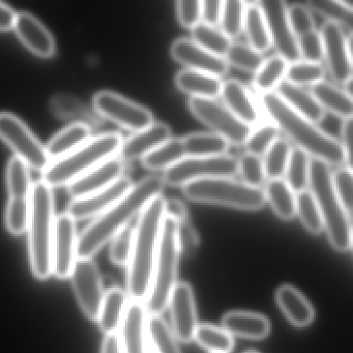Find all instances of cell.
Instances as JSON below:
<instances>
[{"label": "cell", "mask_w": 353, "mask_h": 353, "mask_svg": "<svg viewBox=\"0 0 353 353\" xmlns=\"http://www.w3.org/2000/svg\"><path fill=\"white\" fill-rule=\"evenodd\" d=\"M162 176L150 175L133 185L121 200L94 220L78 236V258H92L117 233L127 227L148 202L161 195L164 188Z\"/></svg>", "instance_id": "1"}, {"label": "cell", "mask_w": 353, "mask_h": 353, "mask_svg": "<svg viewBox=\"0 0 353 353\" xmlns=\"http://www.w3.org/2000/svg\"><path fill=\"white\" fill-rule=\"evenodd\" d=\"M260 103L279 131L283 132L296 144V148L307 152L312 159H317L330 166L347 165L346 154L341 142L290 108L276 92L261 94Z\"/></svg>", "instance_id": "2"}, {"label": "cell", "mask_w": 353, "mask_h": 353, "mask_svg": "<svg viewBox=\"0 0 353 353\" xmlns=\"http://www.w3.org/2000/svg\"><path fill=\"white\" fill-rule=\"evenodd\" d=\"M164 197L152 198L139 214L134 227L133 248L128 264L127 294L131 301L144 303L152 283L164 219Z\"/></svg>", "instance_id": "3"}, {"label": "cell", "mask_w": 353, "mask_h": 353, "mask_svg": "<svg viewBox=\"0 0 353 353\" xmlns=\"http://www.w3.org/2000/svg\"><path fill=\"white\" fill-rule=\"evenodd\" d=\"M55 219L52 188L43 181H37L30 194L28 231L30 268L38 280H47L52 274Z\"/></svg>", "instance_id": "4"}, {"label": "cell", "mask_w": 353, "mask_h": 353, "mask_svg": "<svg viewBox=\"0 0 353 353\" xmlns=\"http://www.w3.org/2000/svg\"><path fill=\"white\" fill-rule=\"evenodd\" d=\"M123 138L117 132L90 138L71 154L53 161L43 172L42 181L52 187L68 185L101 163L117 156Z\"/></svg>", "instance_id": "5"}, {"label": "cell", "mask_w": 353, "mask_h": 353, "mask_svg": "<svg viewBox=\"0 0 353 353\" xmlns=\"http://www.w3.org/2000/svg\"><path fill=\"white\" fill-rule=\"evenodd\" d=\"M332 174L330 165L311 158L309 185L319 206L323 228L326 229L332 247L345 253L352 245L351 216L336 197Z\"/></svg>", "instance_id": "6"}, {"label": "cell", "mask_w": 353, "mask_h": 353, "mask_svg": "<svg viewBox=\"0 0 353 353\" xmlns=\"http://www.w3.org/2000/svg\"><path fill=\"white\" fill-rule=\"evenodd\" d=\"M179 256V222L164 214L152 283L144 301L150 315L160 316L168 307L171 293L177 284Z\"/></svg>", "instance_id": "7"}, {"label": "cell", "mask_w": 353, "mask_h": 353, "mask_svg": "<svg viewBox=\"0 0 353 353\" xmlns=\"http://www.w3.org/2000/svg\"><path fill=\"white\" fill-rule=\"evenodd\" d=\"M185 197L194 201L220 204L245 210H256L265 204L264 191L250 187L230 176H216L190 181L183 185Z\"/></svg>", "instance_id": "8"}, {"label": "cell", "mask_w": 353, "mask_h": 353, "mask_svg": "<svg viewBox=\"0 0 353 353\" xmlns=\"http://www.w3.org/2000/svg\"><path fill=\"white\" fill-rule=\"evenodd\" d=\"M0 139L3 140L16 157L28 167L44 172L51 161L46 146L34 135L30 128L19 117L10 112H0Z\"/></svg>", "instance_id": "9"}, {"label": "cell", "mask_w": 353, "mask_h": 353, "mask_svg": "<svg viewBox=\"0 0 353 353\" xmlns=\"http://www.w3.org/2000/svg\"><path fill=\"white\" fill-rule=\"evenodd\" d=\"M239 172V161L234 157H185L183 160L164 171V183L183 185L190 181L216 176L233 177Z\"/></svg>", "instance_id": "10"}, {"label": "cell", "mask_w": 353, "mask_h": 353, "mask_svg": "<svg viewBox=\"0 0 353 353\" xmlns=\"http://www.w3.org/2000/svg\"><path fill=\"white\" fill-rule=\"evenodd\" d=\"M190 111L202 123L235 145L245 144L252 128L235 117L224 104L216 99L191 97L188 101Z\"/></svg>", "instance_id": "11"}, {"label": "cell", "mask_w": 353, "mask_h": 353, "mask_svg": "<svg viewBox=\"0 0 353 353\" xmlns=\"http://www.w3.org/2000/svg\"><path fill=\"white\" fill-rule=\"evenodd\" d=\"M94 107L105 119L134 133L154 123V114L150 109L111 90L97 92Z\"/></svg>", "instance_id": "12"}, {"label": "cell", "mask_w": 353, "mask_h": 353, "mask_svg": "<svg viewBox=\"0 0 353 353\" xmlns=\"http://www.w3.org/2000/svg\"><path fill=\"white\" fill-rule=\"evenodd\" d=\"M320 34L330 77L338 84L350 83L352 78L351 37L346 36L342 26L327 20L322 24Z\"/></svg>", "instance_id": "13"}, {"label": "cell", "mask_w": 353, "mask_h": 353, "mask_svg": "<svg viewBox=\"0 0 353 353\" xmlns=\"http://www.w3.org/2000/svg\"><path fill=\"white\" fill-rule=\"evenodd\" d=\"M70 278L82 311L88 319L97 321L105 292L96 263L92 258H78Z\"/></svg>", "instance_id": "14"}, {"label": "cell", "mask_w": 353, "mask_h": 353, "mask_svg": "<svg viewBox=\"0 0 353 353\" xmlns=\"http://www.w3.org/2000/svg\"><path fill=\"white\" fill-rule=\"evenodd\" d=\"M270 32L272 45L278 55L287 63H295L301 59L297 40L291 30L287 17V6L283 0H263L259 3Z\"/></svg>", "instance_id": "15"}, {"label": "cell", "mask_w": 353, "mask_h": 353, "mask_svg": "<svg viewBox=\"0 0 353 353\" xmlns=\"http://www.w3.org/2000/svg\"><path fill=\"white\" fill-rule=\"evenodd\" d=\"M76 221L65 212L55 219L52 243V274L61 280L71 276L77 260Z\"/></svg>", "instance_id": "16"}, {"label": "cell", "mask_w": 353, "mask_h": 353, "mask_svg": "<svg viewBox=\"0 0 353 353\" xmlns=\"http://www.w3.org/2000/svg\"><path fill=\"white\" fill-rule=\"evenodd\" d=\"M172 318V332L177 341L190 343L198 326L195 299L192 287L188 283L177 282L169 299Z\"/></svg>", "instance_id": "17"}, {"label": "cell", "mask_w": 353, "mask_h": 353, "mask_svg": "<svg viewBox=\"0 0 353 353\" xmlns=\"http://www.w3.org/2000/svg\"><path fill=\"white\" fill-rule=\"evenodd\" d=\"M133 185L129 177L121 176L102 191L72 200L68 205L67 214L75 221L97 218L121 200Z\"/></svg>", "instance_id": "18"}, {"label": "cell", "mask_w": 353, "mask_h": 353, "mask_svg": "<svg viewBox=\"0 0 353 353\" xmlns=\"http://www.w3.org/2000/svg\"><path fill=\"white\" fill-rule=\"evenodd\" d=\"M170 53L175 61L185 65L187 69L212 74L220 78L229 70V65L224 57L202 48L192 39L179 38L173 41Z\"/></svg>", "instance_id": "19"}, {"label": "cell", "mask_w": 353, "mask_h": 353, "mask_svg": "<svg viewBox=\"0 0 353 353\" xmlns=\"http://www.w3.org/2000/svg\"><path fill=\"white\" fill-rule=\"evenodd\" d=\"M148 315L142 301H129L117 332L121 353H150L146 328Z\"/></svg>", "instance_id": "20"}, {"label": "cell", "mask_w": 353, "mask_h": 353, "mask_svg": "<svg viewBox=\"0 0 353 353\" xmlns=\"http://www.w3.org/2000/svg\"><path fill=\"white\" fill-rule=\"evenodd\" d=\"M125 162L119 156L101 163L79 179L68 185V192L73 199L85 197L106 189L123 176Z\"/></svg>", "instance_id": "21"}, {"label": "cell", "mask_w": 353, "mask_h": 353, "mask_svg": "<svg viewBox=\"0 0 353 353\" xmlns=\"http://www.w3.org/2000/svg\"><path fill=\"white\" fill-rule=\"evenodd\" d=\"M14 28L20 40L34 54L45 59L55 54L54 37L36 16L28 12H20L16 15Z\"/></svg>", "instance_id": "22"}, {"label": "cell", "mask_w": 353, "mask_h": 353, "mask_svg": "<svg viewBox=\"0 0 353 353\" xmlns=\"http://www.w3.org/2000/svg\"><path fill=\"white\" fill-rule=\"evenodd\" d=\"M172 137V131L167 123L154 121L141 131L123 140L117 156L123 161H133L144 156Z\"/></svg>", "instance_id": "23"}, {"label": "cell", "mask_w": 353, "mask_h": 353, "mask_svg": "<svg viewBox=\"0 0 353 353\" xmlns=\"http://www.w3.org/2000/svg\"><path fill=\"white\" fill-rule=\"evenodd\" d=\"M223 104L241 121L252 127L259 121L260 113L250 90L236 79L223 81L220 94Z\"/></svg>", "instance_id": "24"}, {"label": "cell", "mask_w": 353, "mask_h": 353, "mask_svg": "<svg viewBox=\"0 0 353 353\" xmlns=\"http://www.w3.org/2000/svg\"><path fill=\"white\" fill-rule=\"evenodd\" d=\"M222 325L231 336L251 340H262L270 332V324L268 318L261 314L252 312H229L223 316Z\"/></svg>", "instance_id": "25"}, {"label": "cell", "mask_w": 353, "mask_h": 353, "mask_svg": "<svg viewBox=\"0 0 353 353\" xmlns=\"http://www.w3.org/2000/svg\"><path fill=\"white\" fill-rule=\"evenodd\" d=\"M276 303L289 321L297 327L313 322L315 311L305 295L291 285H282L276 293Z\"/></svg>", "instance_id": "26"}, {"label": "cell", "mask_w": 353, "mask_h": 353, "mask_svg": "<svg viewBox=\"0 0 353 353\" xmlns=\"http://www.w3.org/2000/svg\"><path fill=\"white\" fill-rule=\"evenodd\" d=\"M281 99L293 110L310 119L313 123H320L324 119L325 110L320 106L310 90L303 86L295 85L287 80H283L276 88Z\"/></svg>", "instance_id": "27"}, {"label": "cell", "mask_w": 353, "mask_h": 353, "mask_svg": "<svg viewBox=\"0 0 353 353\" xmlns=\"http://www.w3.org/2000/svg\"><path fill=\"white\" fill-rule=\"evenodd\" d=\"M128 294L119 287H113L104 293L100 313H99V327L106 336L117 334L127 310Z\"/></svg>", "instance_id": "28"}, {"label": "cell", "mask_w": 353, "mask_h": 353, "mask_svg": "<svg viewBox=\"0 0 353 353\" xmlns=\"http://www.w3.org/2000/svg\"><path fill=\"white\" fill-rule=\"evenodd\" d=\"M175 84L183 92L196 98L216 99L220 96L223 81L220 77L195 70L177 72Z\"/></svg>", "instance_id": "29"}, {"label": "cell", "mask_w": 353, "mask_h": 353, "mask_svg": "<svg viewBox=\"0 0 353 353\" xmlns=\"http://www.w3.org/2000/svg\"><path fill=\"white\" fill-rule=\"evenodd\" d=\"M310 92L325 110L345 119L352 117V96L347 90L338 88L330 82L321 80L310 86Z\"/></svg>", "instance_id": "30"}, {"label": "cell", "mask_w": 353, "mask_h": 353, "mask_svg": "<svg viewBox=\"0 0 353 353\" xmlns=\"http://www.w3.org/2000/svg\"><path fill=\"white\" fill-rule=\"evenodd\" d=\"M92 138L90 125L84 123H74L57 133L46 146L51 162L59 160L85 143Z\"/></svg>", "instance_id": "31"}, {"label": "cell", "mask_w": 353, "mask_h": 353, "mask_svg": "<svg viewBox=\"0 0 353 353\" xmlns=\"http://www.w3.org/2000/svg\"><path fill=\"white\" fill-rule=\"evenodd\" d=\"M185 157H219L226 154L229 142L214 132H198L181 138Z\"/></svg>", "instance_id": "32"}, {"label": "cell", "mask_w": 353, "mask_h": 353, "mask_svg": "<svg viewBox=\"0 0 353 353\" xmlns=\"http://www.w3.org/2000/svg\"><path fill=\"white\" fill-rule=\"evenodd\" d=\"M243 30L247 36L248 44L255 50L263 53L272 46L268 23L259 3L245 5Z\"/></svg>", "instance_id": "33"}, {"label": "cell", "mask_w": 353, "mask_h": 353, "mask_svg": "<svg viewBox=\"0 0 353 353\" xmlns=\"http://www.w3.org/2000/svg\"><path fill=\"white\" fill-rule=\"evenodd\" d=\"M263 191L276 216L285 221L294 218L295 193L285 179H270Z\"/></svg>", "instance_id": "34"}, {"label": "cell", "mask_w": 353, "mask_h": 353, "mask_svg": "<svg viewBox=\"0 0 353 353\" xmlns=\"http://www.w3.org/2000/svg\"><path fill=\"white\" fill-rule=\"evenodd\" d=\"M185 157L181 138H173L160 144L141 159L142 164L150 170H166Z\"/></svg>", "instance_id": "35"}, {"label": "cell", "mask_w": 353, "mask_h": 353, "mask_svg": "<svg viewBox=\"0 0 353 353\" xmlns=\"http://www.w3.org/2000/svg\"><path fill=\"white\" fill-rule=\"evenodd\" d=\"M146 328L150 353H181L172 330L161 316L150 315Z\"/></svg>", "instance_id": "36"}, {"label": "cell", "mask_w": 353, "mask_h": 353, "mask_svg": "<svg viewBox=\"0 0 353 353\" xmlns=\"http://www.w3.org/2000/svg\"><path fill=\"white\" fill-rule=\"evenodd\" d=\"M288 63L280 55L276 54L264 59L261 67L254 74L253 85L258 92H274L283 81Z\"/></svg>", "instance_id": "37"}, {"label": "cell", "mask_w": 353, "mask_h": 353, "mask_svg": "<svg viewBox=\"0 0 353 353\" xmlns=\"http://www.w3.org/2000/svg\"><path fill=\"white\" fill-rule=\"evenodd\" d=\"M310 165L311 157L307 152L299 148L291 150L285 171V181L295 194L307 190L310 183Z\"/></svg>", "instance_id": "38"}, {"label": "cell", "mask_w": 353, "mask_h": 353, "mask_svg": "<svg viewBox=\"0 0 353 353\" xmlns=\"http://www.w3.org/2000/svg\"><path fill=\"white\" fill-rule=\"evenodd\" d=\"M194 340L210 353H229L234 347L233 336L224 328L212 324H198Z\"/></svg>", "instance_id": "39"}, {"label": "cell", "mask_w": 353, "mask_h": 353, "mask_svg": "<svg viewBox=\"0 0 353 353\" xmlns=\"http://www.w3.org/2000/svg\"><path fill=\"white\" fill-rule=\"evenodd\" d=\"M310 10L321 14L327 18V21L334 22L348 28L349 32L352 30L353 13L352 3L346 0H309L305 3Z\"/></svg>", "instance_id": "40"}, {"label": "cell", "mask_w": 353, "mask_h": 353, "mask_svg": "<svg viewBox=\"0 0 353 353\" xmlns=\"http://www.w3.org/2000/svg\"><path fill=\"white\" fill-rule=\"evenodd\" d=\"M192 40L200 45L202 48L221 57H225L232 43V40L220 28L204 22H199L192 28Z\"/></svg>", "instance_id": "41"}, {"label": "cell", "mask_w": 353, "mask_h": 353, "mask_svg": "<svg viewBox=\"0 0 353 353\" xmlns=\"http://www.w3.org/2000/svg\"><path fill=\"white\" fill-rule=\"evenodd\" d=\"M9 198H30L32 183L28 166L18 157H14L8 163L6 171Z\"/></svg>", "instance_id": "42"}, {"label": "cell", "mask_w": 353, "mask_h": 353, "mask_svg": "<svg viewBox=\"0 0 353 353\" xmlns=\"http://www.w3.org/2000/svg\"><path fill=\"white\" fill-rule=\"evenodd\" d=\"M295 212L309 232L318 234L323 230L319 206L309 190L295 194Z\"/></svg>", "instance_id": "43"}, {"label": "cell", "mask_w": 353, "mask_h": 353, "mask_svg": "<svg viewBox=\"0 0 353 353\" xmlns=\"http://www.w3.org/2000/svg\"><path fill=\"white\" fill-rule=\"evenodd\" d=\"M292 148L284 138L279 137L264 154L263 166L266 179H282L286 171Z\"/></svg>", "instance_id": "44"}, {"label": "cell", "mask_w": 353, "mask_h": 353, "mask_svg": "<svg viewBox=\"0 0 353 353\" xmlns=\"http://www.w3.org/2000/svg\"><path fill=\"white\" fill-rule=\"evenodd\" d=\"M224 59L228 65L254 74L261 67L265 59L261 52L252 48L249 44L241 42L231 43Z\"/></svg>", "instance_id": "45"}, {"label": "cell", "mask_w": 353, "mask_h": 353, "mask_svg": "<svg viewBox=\"0 0 353 353\" xmlns=\"http://www.w3.org/2000/svg\"><path fill=\"white\" fill-rule=\"evenodd\" d=\"M30 214V198H9L6 208L5 222L8 231L13 235L28 231Z\"/></svg>", "instance_id": "46"}, {"label": "cell", "mask_w": 353, "mask_h": 353, "mask_svg": "<svg viewBox=\"0 0 353 353\" xmlns=\"http://www.w3.org/2000/svg\"><path fill=\"white\" fill-rule=\"evenodd\" d=\"M245 3L241 0H226L223 1L221 14L220 30L229 39L236 38L243 32L245 21Z\"/></svg>", "instance_id": "47"}, {"label": "cell", "mask_w": 353, "mask_h": 353, "mask_svg": "<svg viewBox=\"0 0 353 353\" xmlns=\"http://www.w3.org/2000/svg\"><path fill=\"white\" fill-rule=\"evenodd\" d=\"M325 71L321 63L301 61L288 63L285 78L295 85H313L323 80Z\"/></svg>", "instance_id": "48"}, {"label": "cell", "mask_w": 353, "mask_h": 353, "mask_svg": "<svg viewBox=\"0 0 353 353\" xmlns=\"http://www.w3.org/2000/svg\"><path fill=\"white\" fill-rule=\"evenodd\" d=\"M279 134L280 131L274 123H264L251 131L243 145L249 154L264 156L266 150L278 139Z\"/></svg>", "instance_id": "49"}, {"label": "cell", "mask_w": 353, "mask_h": 353, "mask_svg": "<svg viewBox=\"0 0 353 353\" xmlns=\"http://www.w3.org/2000/svg\"><path fill=\"white\" fill-rule=\"evenodd\" d=\"M239 161V172L243 183L253 188H260L265 181L263 161L261 157L245 152Z\"/></svg>", "instance_id": "50"}, {"label": "cell", "mask_w": 353, "mask_h": 353, "mask_svg": "<svg viewBox=\"0 0 353 353\" xmlns=\"http://www.w3.org/2000/svg\"><path fill=\"white\" fill-rule=\"evenodd\" d=\"M332 185L336 197L340 200L347 214L351 216L352 212V167L341 166L332 174Z\"/></svg>", "instance_id": "51"}, {"label": "cell", "mask_w": 353, "mask_h": 353, "mask_svg": "<svg viewBox=\"0 0 353 353\" xmlns=\"http://www.w3.org/2000/svg\"><path fill=\"white\" fill-rule=\"evenodd\" d=\"M133 237L134 228L128 225L111 239L110 258L113 263L128 266L133 248Z\"/></svg>", "instance_id": "52"}, {"label": "cell", "mask_w": 353, "mask_h": 353, "mask_svg": "<svg viewBox=\"0 0 353 353\" xmlns=\"http://www.w3.org/2000/svg\"><path fill=\"white\" fill-rule=\"evenodd\" d=\"M287 17L295 38H301L316 30L315 21L311 10L303 3H293L287 8Z\"/></svg>", "instance_id": "53"}, {"label": "cell", "mask_w": 353, "mask_h": 353, "mask_svg": "<svg viewBox=\"0 0 353 353\" xmlns=\"http://www.w3.org/2000/svg\"><path fill=\"white\" fill-rule=\"evenodd\" d=\"M297 45L303 61L320 63L324 59L323 41L317 28L297 39Z\"/></svg>", "instance_id": "54"}, {"label": "cell", "mask_w": 353, "mask_h": 353, "mask_svg": "<svg viewBox=\"0 0 353 353\" xmlns=\"http://www.w3.org/2000/svg\"><path fill=\"white\" fill-rule=\"evenodd\" d=\"M179 243L181 254L192 257L199 248L200 239L190 219L179 222Z\"/></svg>", "instance_id": "55"}, {"label": "cell", "mask_w": 353, "mask_h": 353, "mask_svg": "<svg viewBox=\"0 0 353 353\" xmlns=\"http://www.w3.org/2000/svg\"><path fill=\"white\" fill-rule=\"evenodd\" d=\"M177 18L185 28H193L201 19L200 0H179L176 3Z\"/></svg>", "instance_id": "56"}, {"label": "cell", "mask_w": 353, "mask_h": 353, "mask_svg": "<svg viewBox=\"0 0 353 353\" xmlns=\"http://www.w3.org/2000/svg\"><path fill=\"white\" fill-rule=\"evenodd\" d=\"M223 1L220 0H204L201 1V18L204 23L216 26L220 23Z\"/></svg>", "instance_id": "57"}, {"label": "cell", "mask_w": 353, "mask_h": 353, "mask_svg": "<svg viewBox=\"0 0 353 353\" xmlns=\"http://www.w3.org/2000/svg\"><path fill=\"white\" fill-rule=\"evenodd\" d=\"M164 214L165 216L175 219L177 222H181V221L189 218L187 206L185 205L183 201L176 199V198L164 199Z\"/></svg>", "instance_id": "58"}, {"label": "cell", "mask_w": 353, "mask_h": 353, "mask_svg": "<svg viewBox=\"0 0 353 353\" xmlns=\"http://www.w3.org/2000/svg\"><path fill=\"white\" fill-rule=\"evenodd\" d=\"M352 117L343 119L342 127H341V144L344 148L347 157V166L351 167L352 161Z\"/></svg>", "instance_id": "59"}, {"label": "cell", "mask_w": 353, "mask_h": 353, "mask_svg": "<svg viewBox=\"0 0 353 353\" xmlns=\"http://www.w3.org/2000/svg\"><path fill=\"white\" fill-rule=\"evenodd\" d=\"M16 15L13 9L6 3H0V30H10L14 28Z\"/></svg>", "instance_id": "60"}, {"label": "cell", "mask_w": 353, "mask_h": 353, "mask_svg": "<svg viewBox=\"0 0 353 353\" xmlns=\"http://www.w3.org/2000/svg\"><path fill=\"white\" fill-rule=\"evenodd\" d=\"M101 353H121L117 334H109L105 336Z\"/></svg>", "instance_id": "61"}, {"label": "cell", "mask_w": 353, "mask_h": 353, "mask_svg": "<svg viewBox=\"0 0 353 353\" xmlns=\"http://www.w3.org/2000/svg\"><path fill=\"white\" fill-rule=\"evenodd\" d=\"M245 353H258L257 351H255V350H249V351H247V352H245Z\"/></svg>", "instance_id": "62"}]
</instances>
